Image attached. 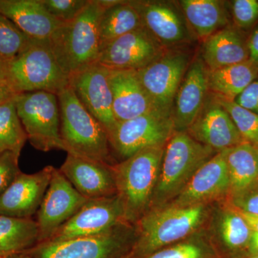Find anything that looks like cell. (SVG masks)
<instances>
[{"instance_id": "cell-26", "label": "cell", "mask_w": 258, "mask_h": 258, "mask_svg": "<svg viewBox=\"0 0 258 258\" xmlns=\"http://www.w3.org/2000/svg\"><path fill=\"white\" fill-rule=\"evenodd\" d=\"M258 77V64L250 60L209 71V93L217 98L235 101Z\"/></svg>"}, {"instance_id": "cell-17", "label": "cell", "mask_w": 258, "mask_h": 258, "mask_svg": "<svg viewBox=\"0 0 258 258\" xmlns=\"http://www.w3.org/2000/svg\"><path fill=\"white\" fill-rule=\"evenodd\" d=\"M229 192L230 178L225 151H222L204 164L178 196L166 205L189 207L206 205Z\"/></svg>"}, {"instance_id": "cell-45", "label": "cell", "mask_w": 258, "mask_h": 258, "mask_svg": "<svg viewBox=\"0 0 258 258\" xmlns=\"http://www.w3.org/2000/svg\"><path fill=\"white\" fill-rule=\"evenodd\" d=\"M240 258H258V255H252V254H247V255L244 256V257Z\"/></svg>"}, {"instance_id": "cell-41", "label": "cell", "mask_w": 258, "mask_h": 258, "mask_svg": "<svg viewBox=\"0 0 258 258\" xmlns=\"http://www.w3.org/2000/svg\"><path fill=\"white\" fill-rule=\"evenodd\" d=\"M0 83L9 86L8 76V62L1 56H0Z\"/></svg>"}, {"instance_id": "cell-34", "label": "cell", "mask_w": 258, "mask_h": 258, "mask_svg": "<svg viewBox=\"0 0 258 258\" xmlns=\"http://www.w3.org/2000/svg\"><path fill=\"white\" fill-rule=\"evenodd\" d=\"M48 14L61 23L75 20L89 4L90 0H40Z\"/></svg>"}, {"instance_id": "cell-35", "label": "cell", "mask_w": 258, "mask_h": 258, "mask_svg": "<svg viewBox=\"0 0 258 258\" xmlns=\"http://www.w3.org/2000/svg\"><path fill=\"white\" fill-rule=\"evenodd\" d=\"M232 16L236 28L247 30L258 20V0H235Z\"/></svg>"}, {"instance_id": "cell-20", "label": "cell", "mask_w": 258, "mask_h": 258, "mask_svg": "<svg viewBox=\"0 0 258 258\" xmlns=\"http://www.w3.org/2000/svg\"><path fill=\"white\" fill-rule=\"evenodd\" d=\"M112 166L68 154L59 169L84 198L97 200L117 195Z\"/></svg>"}, {"instance_id": "cell-23", "label": "cell", "mask_w": 258, "mask_h": 258, "mask_svg": "<svg viewBox=\"0 0 258 258\" xmlns=\"http://www.w3.org/2000/svg\"><path fill=\"white\" fill-rule=\"evenodd\" d=\"M203 42L200 55L209 71L249 60L247 40L236 27L228 25Z\"/></svg>"}, {"instance_id": "cell-24", "label": "cell", "mask_w": 258, "mask_h": 258, "mask_svg": "<svg viewBox=\"0 0 258 258\" xmlns=\"http://www.w3.org/2000/svg\"><path fill=\"white\" fill-rule=\"evenodd\" d=\"M178 3L194 35L201 41L230 25V14L225 2L181 0Z\"/></svg>"}, {"instance_id": "cell-12", "label": "cell", "mask_w": 258, "mask_h": 258, "mask_svg": "<svg viewBox=\"0 0 258 258\" xmlns=\"http://www.w3.org/2000/svg\"><path fill=\"white\" fill-rule=\"evenodd\" d=\"M88 200L75 189L60 169L54 168L50 184L37 212L38 244L46 242Z\"/></svg>"}, {"instance_id": "cell-30", "label": "cell", "mask_w": 258, "mask_h": 258, "mask_svg": "<svg viewBox=\"0 0 258 258\" xmlns=\"http://www.w3.org/2000/svg\"><path fill=\"white\" fill-rule=\"evenodd\" d=\"M27 140L14 99L0 105V153L13 152L20 157Z\"/></svg>"}, {"instance_id": "cell-13", "label": "cell", "mask_w": 258, "mask_h": 258, "mask_svg": "<svg viewBox=\"0 0 258 258\" xmlns=\"http://www.w3.org/2000/svg\"><path fill=\"white\" fill-rule=\"evenodd\" d=\"M166 50L142 27L101 47L97 62L109 70L138 71L156 60Z\"/></svg>"}, {"instance_id": "cell-28", "label": "cell", "mask_w": 258, "mask_h": 258, "mask_svg": "<svg viewBox=\"0 0 258 258\" xmlns=\"http://www.w3.org/2000/svg\"><path fill=\"white\" fill-rule=\"evenodd\" d=\"M142 27L140 15L130 1L120 0L118 4L105 9L100 19V50L112 40Z\"/></svg>"}, {"instance_id": "cell-25", "label": "cell", "mask_w": 258, "mask_h": 258, "mask_svg": "<svg viewBox=\"0 0 258 258\" xmlns=\"http://www.w3.org/2000/svg\"><path fill=\"white\" fill-rule=\"evenodd\" d=\"M225 156L232 198L257 185L258 153L254 146L242 142L225 150Z\"/></svg>"}, {"instance_id": "cell-10", "label": "cell", "mask_w": 258, "mask_h": 258, "mask_svg": "<svg viewBox=\"0 0 258 258\" xmlns=\"http://www.w3.org/2000/svg\"><path fill=\"white\" fill-rule=\"evenodd\" d=\"M174 132L171 114L157 111L117 122L108 134L111 150L123 161L147 148L165 146Z\"/></svg>"}, {"instance_id": "cell-4", "label": "cell", "mask_w": 258, "mask_h": 258, "mask_svg": "<svg viewBox=\"0 0 258 258\" xmlns=\"http://www.w3.org/2000/svg\"><path fill=\"white\" fill-rule=\"evenodd\" d=\"M217 152L197 142L186 132H174L164 149L150 209L171 203L197 171Z\"/></svg>"}, {"instance_id": "cell-14", "label": "cell", "mask_w": 258, "mask_h": 258, "mask_svg": "<svg viewBox=\"0 0 258 258\" xmlns=\"http://www.w3.org/2000/svg\"><path fill=\"white\" fill-rule=\"evenodd\" d=\"M109 70L96 62L69 77V86L83 106L107 131L117 121L113 111Z\"/></svg>"}, {"instance_id": "cell-47", "label": "cell", "mask_w": 258, "mask_h": 258, "mask_svg": "<svg viewBox=\"0 0 258 258\" xmlns=\"http://www.w3.org/2000/svg\"><path fill=\"white\" fill-rule=\"evenodd\" d=\"M0 258H1V257H0Z\"/></svg>"}, {"instance_id": "cell-15", "label": "cell", "mask_w": 258, "mask_h": 258, "mask_svg": "<svg viewBox=\"0 0 258 258\" xmlns=\"http://www.w3.org/2000/svg\"><path fill=\"white\" fill-rule=\"evenodd\" d=\"M121 222H125L123 209L117 195L111 198L89 200L46 242H59L97 235L106 232Z\"/></svg>"}, {"instance_id": "cell-43", "label": "cell", "mask_w": 258, "mask_h": 258, "mask_svg": "<svg viewBox=\"0 0 258 258\" xmlns=\"http://www.w3.org/2000/svg\"><path fill=\"white\" fill-rule=\"evenodd\" d=\"M240 213L242 214V216L245 219L246 222L248 224L252 232L258 233V216L248 215V214L243 213V212H241Z\"/></svg>"}, {"instance_id": "cell-5", "label": "cell", "mask_w": 258, "mask_h": 258, "mask_svg": "<svg viewBox=\"0 0 258 258\" xmlns=\"http://www.w3.org/2000/svg\"><path fill=\"white\" fill-rule=\"evenodd\" d=\"M61 139L68 154L110 164L108 132L90 114L68 86L57 94Z\"/></svg>"}, {"instance_id": "cell-46", "label": "cell", "mask_w": 258, "mask_h": 258, "mask_svg": "<svg viewBox=\"0 0 258 258\" xmlns=\"http://www.w3.org/2000/svg\"><path fill=\"white\" fill-rule=\"evenodd\" d=\"M254 147H255L256 149H257V153H258V146H254Z\"/></svg>"}, {"instance_id": "cell-33", "label": "cell", "mask_w": 258, "mask_h": 258, "mask_svg": "<svg viewBox=\"0 0 258 258\" xmlns=\"http://www.w3.org/2000/svg\"><path fill=\"white\" fill-rule=\"evenodd\" d=\"M30 37L11 20L0 14V56L5 60L14 58L28 45Z\"/></svg>"}, {"instance_id": "cell-21", "label": "cell", "mask_w": 258, "mask_h": 258, "mask_svg": "<svg viewBox=\"0 0 258 258\" xmlns=\"http://www.w3.org/2000/svg\"><path fill=\"white\" fill-rule=\"evenodd\" d=\"M108 80L112 93L113 115L117 122L132 119L154 112H161L154 106L144 89L137 71L109 70Z\"/></svg>"}, {"instance_id": "cell-16", "label": "cell", "mask_w": 258, "mask_h": 258, "mask_svg": "<svg viewBox=\"0 0 258 258\" xmlns=\"http://www.w3.org/2000/svg\"><path fill=\"white\" fill-rule=\"evenodd\" d=\"M186 132L197 142L217 152L244 142L230 115L210 93L196 119Z\"/></svg>"}, {"instance_id": "cell-31", "label": "cell", "mask_w": 258, "mask_h": 258, "mask_svg": "<svg viewBox=\"0 0 258 258\" xmlns=\"http://www.w3.org/2000/svg\"><path fill=\"white\" fill-rule=\"evenodd\" d=\"M214 97L230 115L244 142L258 146V115L234 101Z\"/></svg>"}, {"instance_id": "cell-6", "label": "cell", "mask_w": 258, "mask_h": 258, "mask_svg": "<svg viewBox=\"0 0 258 258\" xmlns=\"http://www.w3.org/2000/svg\"><path fill=\"white\" fill-rule=\"evenodd\" d=\"M8 62V83L18 93H55L69 86L67 76L51 50L48 39H30L27 46Z\"/></svg>"}, {"instance_id": "cell-7", "label": "cell", "mask_w": 258, "mask_h": 258, "mask_svg": "<svg viewBox=\"0 0 258 258\" xmlns=\"http://www.w3.org/2000/svg\"><path fill=\"white\" fill-rule=\"evenodd\" d=\"M137 240L135 225L121 222L97 235L37 244L32 258H129Z\"/></svg>"}, {"instance_id": "cell-44", "label": "cell", "mask_w": 258, "mask_h": 258, "mask_svg": "<svg viewBox=\"0 0 258 258\" xmlns=\"http://www.w3.org/2000/svg\"><path fill=\"white\" fill-rule=\"evenodd\" d=\"M1 258H32L29 254L23 252V253H18L11 254V255L7 256V257Z\"/></svg>"}, {"instance_id": "cell-27", "label": "cell", "mask_w": 258, "mask_h": 258, "mask_svg": "<svg viewBox=\"0 0 258 258\" xmlns=\"http://www.w3.org/2000/svg\"><path fill=\"white\" fill-rule=\"evenodd\" d=\"M38 243L36 220L0 215V257L23 253Z\"/></svg>"}, {"instance_id": "cell-3", "label": "cell", "mask_w": 258, "mask_h": 258, "mask_svg": "<svg viewBox=\"0 0 258 258\" xmlns=\"http://www.w3.org/2000/svg\"><path fill=\"white\" fill-rule=\"evenodd\" d=\"M104 10L98 0H90L77 18L62 23L48 39L56 60L69 77L98 60L99 21Z\"/></svg>"}, {"instance_id": "cell-40", "label": "cell", "mask_w": 258, "mask_h": 258, "mask_svg": "<svg viewBox=\"0 0 258 258\" xmlns=\"http://www.w3.org/2000/svg\"><path fill=\"white\" fill-rule=\"evenodd\" d=\"M18 94V93L15 92L8 85L0 83V105L14 99L15 97Z\"/></svg>"}, {"instance_id": "cell-11", "label": "cell", "mask_w": 258, "mask_h": 258, "mask_svg": "<svg viewBox=\"0 0 258 258\" xmlns=\"http://www.w3.org/2000/svg\"><path fill=\"white\" fill-rule=\"evenodd\" d=\"M143 26L165 49L186 47L196 39L177 2L131 0Z\"/></svg>"}, {"instance_id": "cell-39", "label": "cell", "mask_w": 258, "mask_h": 258, "mask_svg": "<svg viewBox=\"0 0 258 258\" xmlns=\"http://www.w3.org/2000/svg\"><path fill=\"white\" fill-rule=\"evenodd\" d=\"M249 60L258 64V26L254 29L247 40Z\"/></svg>"}, {"instance_id": "cell-32", "label": "cell", "mask_w": 258, "mask_h": 258, "mask_svg": "<svg viewBox=\"0 0 258 258\" xmlns=\"http://www.w3.org/2000/svg\"><path fill=\"white\" fill-rule=\"evenodd\" d=\"M142 258H216V255L203 240L187 238Z\"/></svg>"}, {"instance_id": "cell-19", "label": "cell", "mask_w": 258, "mask_h": 258, "mask_svg": "<svg viewBox=\"0 0 258 258\" xmlns=\"http://www.w3.org/2000/svg\"><path fill=\"white\" fill-rule=\"evenodd\" d=\"M54 168L45 166L34 174L20 173L0 197V215L32 218L40 208Z\"/></svg>"}, {"instance_id": "cell-9", "label": "cell", "mask_w": 258, "mask_h": 258, "mask_svg": "<svg viewBox=\"0 0 258 258\" xmlns=\"http://www.w3.org/2000/svg\"><path fill=\"white\" fill-rule=\"evenodd\" d=\"M194 57L186 47L166 49L137 71L142 86L159 111L171 114L176 91Z\"/></svg>"}, {"instance_id": "cell-22", "label": "cell", "mask_w": 258, "mask_h": 258, "mask_svg": "<svg viewBox=\"0 0 258 258\" xmlns=\"http://www.w3.org/2000/svg\"><path fill=\"white\" fill-rule=\"evenodd\" d=\"M0 14L35 40H47L63 23L50 16L40 0H0Z\"/></svg>"}, {"instance_id": "cell-37", "label": "cell", "mask_w": 258, "mask_h": 258, "mask_svg": "<svg viewBox=\"0 0 258 258\" xmlns=\"http://www.w3.org/2000/svg\"><path fill=\"white\" fill-rule=\"evenodd\" d=\"M232 199V205L237 210L258 216V184Z\"/></svg>"}, {"instance_id": "cell-18", "label": "cell", "mask_w": 258, "mask_h": 258, "mask_svg": "<svg viewBox=\"0 0 258 258\" xmlns=\"http://www.w3.org/2000/svg\"><path fill=\"white\" fill-rule=\"evenodd\" d=\"M208 76L201 55L195 56L174 97L171 117L175 132H186L203 108L210 93Z\"/></svg>"}, {"instance_id": "cell-38", "label": "cell", "mask_w": 258, "mask_h": 258, "mask_svg": "<svg viewBox=\"0 0 258 258\" xmlns=\"http://www.w3.org/2000/svg\"><path fill=\"white\" fill-rule=\"evenodd\" d=\"M234 101L240 106L258 115V77Z\"/></svg>"}, {"instance_id": "cell-1", "label": "cell", "mask_w": 258, "mask_h": 258, "mask_svg": "<svg viewBox=\"0 0 258 258\" xmlns=\"http://www.w3.org/2000/svg\"><path fill=\"white\" fill-rule=\"evenodd\" d=\"M165 146L139 151L112 166L117 196L128 223L135 225L150 209Z\"/></svg>"}, {"instance_id": "cell-36", "label": "cell", "mask_w": 258, "mask_h": 258, "mask_svg": "<svg viewBox=\"0 0 258 258\" xmlns=\"http://www.w3.org/2000/svg\"><path fill=\"white\" fill-rule=\"evenodd\" d=\"M19 157L13 152L0 153V197L22 172L19 168Z\"/></svg>"}, {"instance_id": "cell-42", "label": "cell", "mask_w": 258, "mask_h": 258, "mask_svg": "<svg viewBox=\"0 0 258 258\" xmlns=\"http://www.w3.org/2000/svg\"><path fill=\"white\" fill-rule=\"evenodd\" d=\"M247 253L252 255H258V233L257 232H252Z\"/></svg>"}, {"instance_id": "cell-8", "label": "cell", "mask_w": 258, "mask_h": 258, "mask_svg": "<svg viewBox=\"0 0 258 258\" xmlns=\"http://www.w3.org/2000/svg\"><path fill=\"white\" fill-rule=\"evenodd\" d=\"M19 118L32 147L42 152H66L60 136V113L55 93H19L14 98Z\"/></svg>"}, {"instance_id": "cell-2", "label": "cell", "mask_w": 258, "mask_h": 258, "mask_svg": "<svg viewBox=\"0 0 258 258\" xmlns=\"http://www.w3.org/2000/svg\"><path fill=\"white\" fill-rule=\"evenodd\" d=\"M206 205L152 209L135 224L137 240L129 258H142L189 238L204 221Z\"/></svg>"}, {"instance_id": "cell-29", "label": "cell", "mask_w": 258, "mask_h": 258, "mask_svg": "<svg viewBox=\"0 0 258 258\" xmlns=\"http://www.w3.org/2000/svg\"><path fill=\"white\" fill-rule=\"evenodd\" d=\"M218 233L222 244L229 252L237 254L248 250L252 231L237 209H226L222 212Z\"/></svg>"}]
</instances>
